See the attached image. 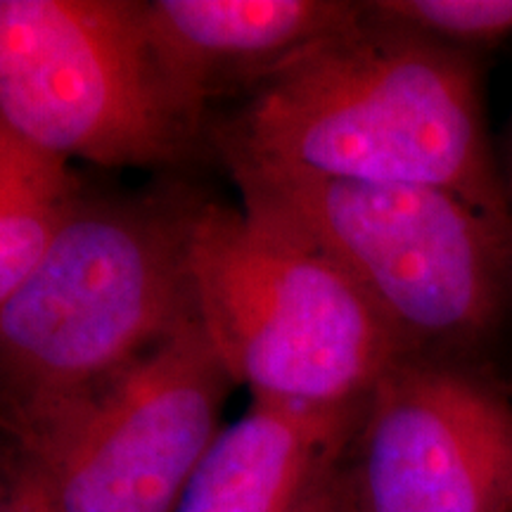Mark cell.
I'll return each instance as SVG.
<instances>
[{"label":"cell","instance_id":"52a82bcc","mask_svg":"<svg viewBox=\"0 0 512 512\" xmlns=\"http://www.w3.org/2000/svg\"><path fill=\"white\" fill-rule=\"evenodd\" d=\"M342 512H512V403L430 356L387 370L337 463Z\"/></svg>","mask_w":512,"mask_h":512},{"label":"cell","instance_id":"5bb4252c","mask_svg":"<svg viewBox=\"0 0 512 512\" xmlns=\"http://www.w3.org/2000/svg\"><path fill=\"white\" fill-rule=\"evenodd\" d=\"M0 512H22V498L10 458H0Z\"/></svg>","mask_w":512,"mask_h":512},{"label":"cell","instance_id":"6da1fadb","mask_svg":"<svg viewBox=\"0 0 512 512\" xmlns=\"http://www.w3.org/2000/svg\"><path fill=\"white\" fill-rule=\"evenodd\" d=\"M216 143L223 159L448 190L512 245L508 192L491 155L470 50L392 22L368 3L356 22L249 88Z\"/></svg>","mask_w":512,"mask_h":512},{"label":"cell","instance_id":"7a4b0ae2","mask_svg":"<svg viewBox=\"0 0 512 512\" xmlns=\"http://www.w3.org/2000/svg\"><path fill=\"white\" fill-rule=\"evenodd\" d=\"M195 318L233 384L252 399L351 406L418 356L320 249L223 204L183 211Z\"/></svg>","mask_w":512,"mask_h":512},{"label":"cell","instance_id":"7c38bea8","mask_svg":"<svg viewBox=\"0 0 512 512\" xmlns=\"http://www.w3.org/2000/svg\"><path fill=\"white\" fill-rule=\"evenodd\" d=\"M337 463H332L328 470L313 482L311 489L306 491L302 501L294 505L292 512H342L337 489Z\"/></svg>","mask_w":512,"mask_h":512},{"label":"cell","instance_id":"9c48e42d","mask_svg":"<svg viewBox=\"0 0 512 512\" xmlns=\"http://www.w3.org/2000/svg\"><path fill=\"white\" fill-rule=\"evenodd\" d=\"M361 406L252 399L211 441L176 512H292L342 456Z\"/></svg>","mask_w":512,"mask_h":512},{"label":"cell","instance_id":"2e32d148","mask_svg":"<svg viewBox=\"0 0 512 512\" xmlns=\"http://www.w3.org/2000/svg\"><path fill=\"white\" fill-rule=\"evenodd\" d=\"M3 140H5V128H0V147H3Z\"/></svg>","mask_w":512,"mask_h":512},{"label":"cell","instance_id":"4fadbf2b","mask_svg":"<svg viewBox=\"0 0 512 512\" xmlns=\"http://www.w3.org/2000/svg\"><path fill=\"white\" fill-rule=\"evenodd\" d=\"M12 470H15L17 477V486H19V498H22V512H57L53 508V503L48 501L46 491L41 489V484L36 482L34 475L24 467L19 460L12 456V451L8 453Z\"/></svg>","mask_w":512,"mask_h":512},{"label":"cell","instance_id":"8fae6325","mask_svg":"<svg viewBox=\"0 0 512 512\" xmlns=\"http://www.w3.org/2000/svg\"><path fill=\"white\" fill-rule=\"evenodd\" d=\"M377 15L467 50L512 36V0H377Z\"/></svg>","mask_w":512,"mask_h":512},{"label":"cell","instance_id":"9a60e30c","mask_svg":"<svg viewBox=\"0 0 512 512\" xmlns=\"http://www.w3.org/2000/svg\"><path fill=\"white\" fill-rule=\"evenodd\" d=\"M508 202H510V214H512V181H510V188H508Z\"/></svg>","mask_w":512,"mask_h":512},{"label":"cell","instance_id":"8992f818","mask_svg":"<svg viewBox=\"0 0 512 512\" xmlns=\"http://www.w3.org/2000/svg\"><path fill=\"white\" fill-rule=\"evenodd\" d=\"M230 384L192 313L131 366L12 434L10 451L57 512H176L221 432Z\"/></svg>","mask_w":512,"mask_h":512},{"label":"cell","instance_id":"3957f363","mask_svg":"<svg viewBox=\"0 0 512 512\" xmlns=\"http://www.w3.org/2000/svg\"><path fill=\"white\" fill-rule=\"evenodd\" d=\"M223 162L247 214L335 261L418 356L470 347L494 328L512 278L510 235L458 195Z\"/></svg>","mask_w":512,"mask_h":512},{"label":"cell","instance_id":"277c9868","mask_svg":"<svg viewBox=\"0 0 512 512\" xmlns=\"http://www.w3.org/2000/svg\"><path fill=\"white\" fill-rule=\"evenodd\" d=\"M192 313L183 211L79 202L0 306V427L12 437L60 411Z\"/></svg>","mask_w":512,"mask_h":512},{"label":"cell","instance_id":"30bf717a","mask_svg":"<svg viewBox=\"0 0 512 512\" xmlns=\"http://www.w3.org/2000/svg\"><path fill=\"white\" fill-rule=\"evenodd\" d=\"M79 202L67 159L5 131L0 147V306L36 271Z\"/></svg>","mask_w":512,"mask_h":512},{"label":"cell","instance_id":"ba28073f","mask_svg":"<svg viewBox=\"0 0 512 512\" xmlns=\"http://www.w3.org/2000/svg\"><path fill=\"white\" fill-rule=\"evenodd\" d=\"M361 12L349 0H143L164 67L202 110L211 95L256 86Z\"/></svg>","mask_w":512,"mask_h":512},{"label":"cell","instance_id":"5b68a950","mask_svg":"<svg viewBox=\"0 0 512 512\" xmlns=\"http://www.w3.org/2000/svg\"><path fill=\"white\" fill-rule=\"evenodd\" d=\"M143 0H0V128L62 159L183 162L202 124Z\"/></svg>","mask_w":512,"mask_h":512}]
</instances>
